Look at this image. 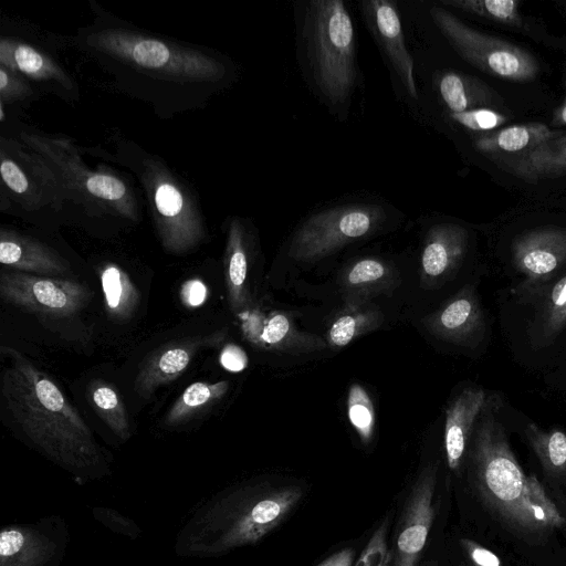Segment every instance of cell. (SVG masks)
I'll return each instance as SVG.
<instances>
[{
  "label": "cell",
  "mask_w": 566,
  "mask_h": 566,
  "mask_svg": "<svg viewBox=\"0 0 566 566\" xmlns=\"http://www.w3.org/2000/svg\"><path fill=\"white\" fill-rule=\"evenodd\" d=\"M213 337H196L167 345L148 358L135 380V389L143 397L157 387L178 378L189 366L199 348Z\"/></svg>",
  "instance_id": "obj_20"
},
{
  "label": "cell",
  "mask_w": 566,
  "mask_h": 566,
  "mask_svg": "<svg viewBox=\"0 0 566 566\" xmlns=\"http://www.w3.org/2000/svg\"><path fill=\"white\" fill-rule=\"evenodd\" d=\"M461 543L475 566H501L500 558L490 549L470 539H462Z\"/></svg>",
  "instance_id": "obj_38"
},
{
  "label": "cell",
  "mask_w": 566,
  "mask_h": 566,
  "mask_svg": "<svg viewBox=\"0 0 566 566\" xmlns=\"http://www.w3.org/2000/svg\"><path fill=\"white\" fill-rule=\"evenodd\" d=\"M512 261L525 276L521 294L536 295L566 262V229L542 227L522 233L513 241Z\"/></svg>",
  "instance_id": "obj_12"
},
{
  "label": "cell",
  "mask_w": 566,
  "mask_h": 566,
  "mask_svg": "<svg viewBox=\"0 0 566 566\" xmlns=\"http://www.w3.org/2000/svg\"><path fill=\"white\" fill-rule=\"evenodd\" d=\"M367 25L376 42L385 52L408 94L417 98L413 60L407 49L400 15L395 2L367 0L361 2Z\"/></svg>",
  "instance_id": "obj_15"
},
{
  "label": "cell",
  "mask_w": 566,
  "mask_h": 566,
  "mask_svg": "<svg viewBox=\"0 0 566 566\" xmlns=\"http://www.w3.org/2000/svg\"><path fill=\"white\" fill-rule=\"evenodd\" d=\"M207 294V286L200 280L192 279L184 283L180 297L185 305L197 307L205 303Z\"/></svg>",
  "instance_id": "obj_40"
},
{
  "label": "cell",
  "mask_w": 566,
  "mask_h": 566,
  "mask_svg": "<svg viewBox=\"0 0 566 566\" xmlns=\"http://www.w3.org/2000/svg\"><path fill=\"white\" fill-rule=\"evenodd\" d=\"M0 295L3 301L20 308L63 317L83 308L92 293L85 285L72 280L15 271L0 275Z\"/></svg>",
  "instance_id": "obj_11"
},
{
  "label": "cell",
  "mask_w": 566,
  "mask_h": 566,
  "mask_svg": "<svg viewBox=\"0 0 566 566\" xmlns=\"http://www.w3.org/2000/svg\"><path fill=\"white\" fill-rule=\"evenodd\" d=\"M353 559L354 551L352 548H344L328 556L317 566H352Z\"/></svg>",
  "instance_id": "obj_41"
},
{
  "label": "cell",
  "mask_w": 566,
  "mask_h": 566,
  "mask_svg": "<svg viewBox=\"0 0 566 566\" xmlns=\"http://www.w3.org/2000/svg\"><path fill=\"white\" fill-rule=\"evenodd\" d=\"M525 436L543 468L552 475L566 473V433L559 429L543 430L528 422Z\"/></svg>",
  "instance_id": "obj_29"
},
{
  "label": "cell",
  "mask_w": 566,
  "mask_h": 566,
  "mask_svg": "<svg viewBox=\"0 0 566 566\" xmlns=\"http://www.w3.org/2000/svg\"><path fill=\"white\" fill-rule=\"evenodd\" d=\"M437 469L428 467L415 482L399 522L391 566H416L433 520Z\"/></svg>",
  "instance_id": "obj_13"
},
{
  "label": "cell",
  "mask_w": 566,
  "mask_h": 566,
  "mask_svg": "<svg viewBox=\"0 0 566 566\" xmlns=\"http://www.w3.org/2000/svg\"><path fill=\"white\" fill-rule=\"evenodd\" d=\"M220 364L224 369L238 373L247 367L248 356L241 347L229 344L220 354Z\"/></svg>",
  "instance_id": "obj_39"
},
{
  "label": "cell",
  "mask_w": 566,
  "mask_h": 566,
  "mask_svg": "<svg viewBox=\"0 0 566 566\" xmlns=\"http://www.w3.org/2000/svg\"><path fill=\"white\" fill-rule=\"evenodd\" d=\"M302 496L296 485L233 491L196 514L179 548L188 555L208 556L254 544L277 527Z\"/></svg>",
  "instance_id": "obj_4"
},
{
  "label": "cell",
  "mask_w": 566,
  "mask_h": 566,
  "mask_svg": "<svg viewBox=\"0 0 566 566\" xmlns=\"http://www.w3.org/2000/svg\"><path fill=\"white\" fill-rule=\"evenodd\" d=\"M387 274V266L377 259H361L353 264L346 275L352 286H365L380 281Z\"/></svg>",
  "instance_id": "obj_35"
},
{
  "label": "cell",
  "mask_w": 566,
  "mask_h": 566,
  "mask_svg": "<svg viewBox=\"0 0 566 566\" xmlns=\"http://www.w3.org/2000/svg\"><path fill=\"white\" fill-rule=\"evenodd\" d=\"M388 211L374 202L338 205L310 216L295 230L289 255L297 262L321 260L346 244L376 233Z\"/></svg>",
  "instance_id": "obj_8"
},
{
  "label": "cell",
  "mask_w": 566,
  "mask_h": 566,
  "mask_svg": "<svg viewBox=\"0 0 566 566\" xmlns=\"http://www.w3.org/2000/svg\"><path fill=\"white\" fill-rule=\"evenodd\" d=\"M449 117L468 130L484 134L495 130L506 122V116L491 107H480L462 113H448Z\"/></svg>",
  "instance_id": "obj_33"
},
{
  "label": "cell",
  "mask_w": 566,
  "mask_h": 566,
  "mask_svg": "<svg viewBox=\"0 0 566 566\" xmlns=\"http://www.w3.org/2000/svg\"><path fill=\"white\" fill-rule=\"evenodd\" d=\"M430 17L451 48L482 72L513 82L537 76L538 62L525 49L472 29L443 7L432 6Z\"/></svg>",
  "instance_id": "obj_9"
},
{
  "label": "cell",
  "mask_w": 566,
  "mask_h": 566,
  "mask_svg": "<svg viewBox=\"0 0 566 566\" xmlns=\"http://www.w3.org/2000/svg\"><path fill=\"white\" fill-rule=\"evenodd\" d=\"M565 134L551 129L543 123L505 126L472 137L475 149L495 161L523 155L544 142Z\"/></svg>",
  "instance_id": "obj_19"
},
{
  "label": "cell",
  "mask_w": 566,
  "mask_h": 566,
  "mask_svg": "<svg viewBox=\"0 0 566 566\" xmlns=\"http://www.w3.org/2000/svg\"><path fill=\"white\" fill-rule=\"evenodd\" d=\"M290 332L291 323L289 318L283 314H275L264 323L261 332L251 337V339L268 346H275L282 343Z\"/></svg>",
  "instance_id": "obj_36"
},
{
  "label": "cell",
  "mask_w": 566,
  "mask_h": 566,
  "mask_svg": "<svg viewBox=\"0 0 566 566\" xmlns=\"http://www.w3.org/2000/svg\"><path fill=\"white\" fill-rule=\"evenodd\" d=\"M52 552L48 538L24 527H7L0 535V566H43Z\"/></svg>",
  "instance_id": "obj_24"
},
{
  "label": "cell",
  "mask_w": 566,
  "mask_h": 566,
  "mask_svg": "<svg viewBox=\"0 0 566 566\" xmlns=\"http://www.w3.org/2000/svg\"><path fill=\"white\" fill-rule=\"evenodd\" d=\"M536 295L534 337L538 345H549L566 328V274Z\"/></svg>",
  "instance_id": "obj_26"
},
{
  "label": "cell",
  "mask_w": 566,
  "mask_h": 566,
  "mask_svg": "<svg viewBox=\"0 0 566 566\" xmlns=\"http://www.w3.org/2000/svg\"><path fill=\"white\" fill-rule=\"evenodd\" d=\"M488 403L486 394L478 387L463 389L446 412L444 449L451 470H458L479 417Z\"/></svg>",
  "instance_id": "obj_17"
},
{
  "label": "cell",
  "mask_w": 566,
  "mask_h": 566,
  "mask_svg": "<svg viewBox=\"0 0 566 566\" xmlns=\"http://www.w3.org/2000/svg\"><path fill=\"white\" fill-rule=\"evenodd\" d=\"M229 388L228 381H196L189 385L169 409L165 422L179 424L220 400Z\"/></svg>",
  "instance_id": "obj_28"
},
{
  "label": "cell",
  "mask_w": 566,
  "mask_h": 566,
  "mask_svg": "<svg viewBox=\"0 0 566 566\" xmlns=\"http://www.w3.org/2000/svg\"><path fill=\"white\" fill-rule=\"evenodd\" d=\"M468 248V232L454 223H439L429 229L421 254L426 276L441 277L454 270Z\"/></svg>",
  "instance_id": "obj_21"
},
{
  "label": "cell",
  "mask_w": 566,
  "mask_h": 566,
  "mask_svg": "<svg viewBox=\"0 0 566 566\" xmlns=\"http://www.w3.org/2000/svg\"><path fill=\"white\" fill-rule=\"evenodd\" d=\"M432 328L442 337L462 345H475L484 335V314L474 291L464 289L432 319Z\"/></svg>",
  "instance_id": "obj_18"
},
{
  "label": "cell",
  "mask_w": 566,
  "mask_h": 566,
  "mask_svg": "<svg viewBox=\"0 0 566 566\" xmlns=\"http://www.w3.org/2000/svg\"><path fill=\"white\" fill-rule=\"evenodd\" d=\"M360 327V319L355 315H343L332 325L328 338L332 345L343 347L349 344Z\"/></svg>",
  "instance_id": "obj_37"
},
{
  "label": "cell",
  "mask_w": 566,
  "mask_h": 566,
  "mask_svg": "<svg viewBox=\"0 0 566 566\" xmlns=\"http://www.w3.org/2000/svg\"><path fill=\"white\" fill-rule=\"evenodd\" d=\"M19 139L43 157L55 172L66 202L91 216H113L138 221V202L130 184L107 167L92 168L69 139L21 130Z\"/></svg>",
  "instance_id": "obj_5"
},
{
  "label": "cell",
  "mask_w": 566,
  "mask_h": 566,
  "mask_svg": "<svg viewBox=\"0 0 566 566\" xmlns=\"http://www.w3.org/2000/svg\"><path fill=\"white\" fill-rule=\"evenodd\" d=\"M348 418L360 439L367 443L374 432L375 413L371 400L360 385H353L347 399Z\"/></svg>",
  "instance_id": "obj_32"
},
{
  "label": "cell",
  "mask_w": 566,
  "mask_h": 566,
  "mask_svg": "<svg viewBox=\"0 0 566 566\" xmlns=\"http://www.w3.org/2000/svg\"><path fill=\"white\" fill-rule=\"evenodd\" d=\"M35 87L21 74L0 65V103L11 105L35 96Z\"/></svg>",
  "instance_id": "obj_34"
},
{
  "label": "cell",
  "mask_w": 566,
  "mask_h": 566,
  "mask_svg": "<svg viewBox=\"0 0 566 566\" xmlns=\"http://www.w3.org/2000/svg\"><path fill=\"white\" fill-rule=\"evenodd\" d=\"M101 282L107 313L116 319L129 317L139 294L128 274L116 264H107L101 272Z\"/></svg>",
  "instance_id": "obj_27"
},
{
  "label": "cell",
  "mask_w": 566,
  "mask_h": 566,
  "mask_svg": "<svg viewBox=\"0 0 566 566\" xmlns=\"http://www.w3.org/2000/svg\"><path fill=\"white\" fill-rule=\"evenodd\" d=\"M0 65L21 74L35 88H49L70 99L77 97V87L71 75L52 54L28 41L1 35Z\"/></svg>",
  "instance_id": "obj_14"
},
{
  "label": "cell",
  "mask_w": 566,
  "mask_h": 566,
  "mask_svg": "<svg viewBox=\"0 0 566 566\" xmlns=\"http://www.w3.org/2000/svg\"><path fill=\"white\" fill-rule=\"evenodd\" d=\"M0 262L18 272L65 275L70 266L45 243L10 228L0 229Z\"/></svg>",
  "instance_id": "obj_16"
},
{
  "label": "cell",
  "mask_w": 566,
  "mask_h": 566,
  "mask_svg": "<svg viewBox=\"0 0 566 566\" xmlns=\"http://www.w3.org/2000/svg\"><path fill=\"white\" fill-rule=\"evenodd\" d=\"M495 411V401H488L472 433L475 488L488 509L514 533L541 539L566 520L537 478L524 473Z\"/></svg>",
  "instance_id": "obj_1"
},
{
  "label": "cell",
  "mask_w": 566,
  "mask_h": 566,
  "mask_svg": "<svg viewBox=\"0 0 566 566\" xmlns=\"http://www.w3.org/2000/svg\"><path fill=\"white\" fill-rule=\"evenodd\" d=\"M438 93L448 113L490 107L500 98L479 78L453 71L444 72L439 76Z\"/></svg>",
  "instance_id": "obj_23"
},
{
  "label": "cell",
  "mask_w": 566,
  "mask_h": 566,
  "mask_svg": "<svg viewBox=\"0 0 566 566\" xmlns=\"http://www.w3.org/2000/svg\"><path fill=\"white\" fill-rule=\"evenodd\" d=\"M1 354L9 360L1 394L22 431L62 464H95L99 453L90 427L56 384L14 348L2 346Z\"/></svg>",
  "instance_id": "obj_2"
},
{
  "label": "cell",
  "mask_w": 566,
  "mask_h": 566,
  "mask_svg": "<svg viewBox=\"0 0 566 566\" xmlns=\"http://www.w3.org/2000/svg\"><path fill=\"white\" fill-rule=\"evenodd\" d=\"M2 197L25 212H60L67 203L61 184L41 155L4 135L0 138Z\"/></svg>",
  "instance_id": "obj_10"
},
{
  "label": "cell",
  "mask_w": 566,
  "mask_h": 566,
  "mask_svg": "<svg viewBox=\"0 0 566 566\" xmlns=\"http://www.w3.org/2000/svg\"><path fill=\"white\" fill-rule=\"evenodd\" d=\"M77 43L106 69L159 88H214L229 74L216 54L132 27L96 21L78 32Z\"/></svg>",
  "instance_id": "obj_3"
},
{
  "label": "cell",
  "mask_w": 566,
  "mask_h": 566,
  "mask_svg": "<svg viewBox=\"0 0 566 566\" xmlns=\"http://www.w3.org/2000/svg\"><path fill=\"white\" fill-rule=\"evenodd\" d=\"M305 56L314 84L332 106L346 103L356 77V35L340 0L310 1L303 24Z\"/></svg>",
  "instance_id": "obj_6"
},
{
  "label": "cell",
  "mask_w": 566,
  "mask_h": 566,
  "mask_svg": "<svg viewBox=\"0 0 566 566\" xmlns=\"http://www.w3.org/2000/svg\"><path fill=\"white\" fill-rule=\"evenodd\" d=\"M441 3L500 25L521 30L524 25L518 0H443Z\"/></svg>",
  "instance_id": "obj_31"
},
{
  "label": "cell",
  "mask_w": 566,
  "mask_h": 566,
  "mask_svg": "<svg viewBox=\"0 0 566 566\" xmlns=\"http://www.w3.org/2000/svg\"><path fill=\"white\" fill-rule=\"evenodd\" d=\"M148 201L150 214L164 249L182 254L206 237L200 206L192 190L157 156H142L132 166Z\"/></svg>",
  "instance_id": "obj_7"
},
{
  "label": "cell",
  "mask_w": 566,
  "mask_h": 566,
  "mask_svg": "<svg viewBox=\"0 0 566 566\" xmlns=\"http://www.w3.org/2000/svg\"><path fill=\"white\" fill-rule=\"evenodd\" d=\"M551 125L554 127L566 126V96L562 104L555 108Z\"/></svg>",
  "instance_id": "obj_42"
},
{
  "label": "cell",
  "mask_w": 566,
  "mask_h": 566,
  "mask_svg": "<svg viewBox=\"0 0 566 566\" xmlns=\"http://www.w3.org/2000/svg\"><path fill=\"white\" fill-rule=\"evenodd\" d=\"M224 261L229 303L233 311H238L245 303L248 273L247 229L240 218L229 222Z\"/></svg>",
  "instance_id": "obj_25"
},
{
  "label": "cell",
  "mask_w": 566,
  "mask_h": 566,
  "mask_svg": "<svg viewBox=\"0 0 566 566\" xmlns=\"http://www.w3.org/2000/svg\"><path fill=\"white\" fill-rule=\"evenodd\" d=\"M87 396L95 411L120 439L130 434L125 406L117 391L108 384L93 380L87 387Z\"/></svg>",
  "instance_id": "obj_30"
},
{
  "label": "cell",
  "mask_w": 566,
  "mask_h": 566,
  "mask_svg": "<svg viewBox=\"0 0 566 566\" xmlns=\"http://www.w3.org/2000/svg\"><path fill=\"white\" fill-rule=\"evenodd\" d=\"M496 163L527 182L562 177L566 175V133L544 142L523 155Z\"/></svg>",
  "instance_id": "obj_22"
}]
</instances>
